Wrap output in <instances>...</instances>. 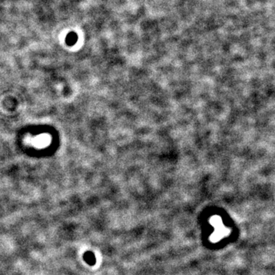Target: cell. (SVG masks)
I'll return each instance as SVG.
<instances>
[{"instance_id": "cell-1", "label": "cell", "mask_w": 275, "mask_h": 275, "mask_svg": "<svg viewBox=\"0 0 275 275\" xmlns=\"http://www.w3.org/2000/svg\"><path fill=\"white\" fill-rule=\"evenodd\" d=\"M66 43H67L68 45H74V44L76 43L77 41V35L75 33L70 32V34L66 36Z\"/></svg>"}]
</instances>
